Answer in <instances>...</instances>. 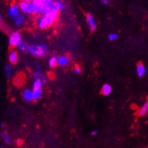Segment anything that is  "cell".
<instances>
[{
  "label": "cell",
  "instance_id": "6da1fadb",
  "mask_svg": "<svg viewBox=\"0 0 148 148\" xmlns=\"http://www.w3.org/2000/svg\"><path fill=\"white\" fill-rule=\"evenodd\" d=\"M47 51V45L45 44L37 45H30L29 48V52L35 56H43Z\"/></svg>",
  "mask_w": 148,
  "mask_h": 148
},
{
  "label": "cell",
  "instance_id": "7a4b0ae2",
  "mask_svg": "<svg viewBox=\"0 0 148 148\" xmlns=\"http://www.w3.org/2000/svg\"><path fill=\"white\" fill-rule=\"evenodd\" d=\"M43 8V0H34L31 2L32 13L33 14H42Z\"/></svg>",
  "mask_w": 148,
  "mask_h": 148
},
{
  "label": "cell",
  "instance_id": "3957f363",
  "mask_svg": "<svg viewBox=\"0 0 148 148\" xmlns=\"http://www.w3.org/2000/svg\"><path fill=\"white\" fill-rule=\"evenodd\" d=\"M21 41V35L19 32H14L10 36L9 43L10 47H18V44Z\"/></svg>",
  "mask_w": 148,
  "mask_h": 148
},
{
  "label": "cell",
  "instance_id": "277c9868",
  "mask_svg": "<svg viewBox=\"0 0 148 148\" xmlns=\"http://www.w3.org/2000/svg\"><path fill=\"white\" fill-rule=\"evenodd\" d=\"M19 9H20L19 5L12 4V5L10 6V8H8V16L13 18V19L17 18L18 16L20 15Z\"/></svg>",
  "mask_w": 148,
  "mask_h": 148
},
{
  "label": "cell",
  "instance_id": "5b68a950",
  "mask_svg": "<svg viewBox=\"0 0 148 148\" xmlns=\"http://www.w3.org/2000/svg\"><path fill=\"white\" fill-rule=\"evenodd\" d=\"M19 7L23 13H25V14H31L32 13L31 2L23 1V2H20Z\"/></svg>",
  "mask_w": 148,
  "mask_h": 148
},
{
  "label": "cell",
  "instance_id": "8992f818",
  "mask_svg": "<svg viewBox=\"0 0 148 148\" xmlns=\"http://www.w3.org/2000/svg\"><path fill=\"white\" fill-rule=\"evenodd\" d=\"M86 23H88V25L89 26L90 31L92 32V33L95 31L96 29H97V26H96V23L95 22V19H94L92 14H90V13L86 14Z\"/></svg>",
  "mask_w": 148,
  "mask_h": 148
},
{
  "label": "cell",
  "instance_id": "52a82bcc",
  "mask_svg": "<svg viewBox=\"0 0 148 148\" xmlns=\"http://www.w3.org/2000/svg\"><path fill=\"white\" fill-rule=\"evenodd\" d=\"M36 23L38 27L41 28V29H45L48 26V22H47L46 18L45 15H40L36 20Z\"/></svg>",
  "mask_w": 148,
  "mask_h": 148
},
{
  "label": "cell",
  "instance_id": "ba28073f",
  "mask_svg": "<svg viewBox=\"0 0 148 148\" xmlns=\"http://www.w3.org/2000/svg\"><path fill=\"white\" fill-rule=\"evenodd\" d=\"M25 76L23 73H19L14 78V84L16 86H21L25 83Z\"/></svg>",
  "mask_w": 148,
  "mask_h": 148
},
{
  "label": "cell",
  "instance_id": "9c48e42d",
  "mask_svg": "<svg viewBox=\"0 0 148 148\" xmlns=\"http://www.w3.org/2000/svg\"><path fill=\"white\" fill-rule=\"evenodd\" d=\"M8 59H9L10 63L12 64H16L18 61V55L17 51H12L9 53L8 55Z\"/></svg>",
  "mask_w": 148,
  "mask_h": 148
},
{
  "label": "cell",
  "instance_id": "30bf717a",
  "mask_svg": "<svg viewBox=\"0 0 148 148\" xmlns=\"http://www.w3.org/2000/svg\"><path fill=\"white\" fill-rule=\"evenodd\" d=\"M136 72L137 74H138V76L139 77H142L144 76L145 73H146V69H145V66H144L141 62H139L138 64H137V67H136Z\"/></svg>",
  "mask_w": 148,
  "mask_h": 148
},
{
  "label": "cell",
  "instance_id": "8fae6325",
  "mask_svg": "<svg viewBox=\"0 0 148 148\" xmlns=\"http://www.w3.org/2000/svg\"><path fill=\"white\" fill-rule=\"evenodd\" d=\"M23 97L27 101H32L33 100V91L29 89L25 90L23 93Z\"/></svg>",
  "mask_w": 148,
  "mask_h": 148
},
{
  "label": "cell",
  "instance_id": "7c38bea8",
  "mask_svg": "<svg viewBox=\"0 0 148 148\" xmlns=\"http://www.w3.org/2000/svg\"><path fill=\"white\" fill-rule=\"evenodd\" d=\"M112 92V87L110 84L106 83L104 84L102 87L101 89V94L103 95H109Z\"/></svg>",
  "mask_w": 148,
  "mask_h": 148
},
{
  "label": "cell",
  "instance_id": "4fadbf2b",
  "mask_svg": "<svg viewBox=\"0 0 148 148\" xmlns=\"http://www.w3.org/2000/svg\"><path fill=\"white\" fill-rule=\"evenodd\" d=\"M69 58L66 56H64V55H63V56H60L58 58V64L60 66H65L69 63Z\"/></svg>",
  "mask_w": 148,
  "mask_h": 148
},
{
  "label": "cell",
  "instance_id": "5bb4252c",
  "mask_svg": "<svg viewBox=\"0 0 148 148\" xmlns=\"http://www.w3.org/2000/svg\"><path fill=\"white\" fill-rule=\"evenodd\" d=\"M18 48L20 49V50H21V51H29V46L28 45V44L25 41L21 40V42L18 44Z\"/></svg>",
  "mask_w": 148,
  "mask_h": 148
},
{
  "label": "cell",
  "instance_id": "9a60e30c",
  "mask_svg": "<svg viewBox=\"0 0 148 148\" xmlns=\"http://www.w3.org/2000/svg\"><path fill=\"white\" fill-rule=\"evenodd\" d=\"M147 111H148V98L147 99L146 102H145V103L144 104V106H143V107L140 109V110H139L138 112L139 116H144L147 113Z\"/></svg>",
  "mask_w": 148,
  "mask_h": 148
},
{
  "label": "cell",
  "instance_id": "2e32d148",
  "mask_svg": "<svg viewBox=\"0 0 148 148\" xmlns=\"http://www.w3.org/2000/svg\"><path fill=\"white\" fill-rule=\"evenodd\" d=\"M42 84L43 82L41 79H35V81H34L33 85V90L41 89L42 86Z\"/></svg>",
  "mask_w": 148,
  "mask_h": 148
},
{
  "label": "cell",
  "instance_id": "e0dca14e",
  "mask_svg": "<svg viewBox=\"0 0 148 148\" xmlns=\"http://www.w3.org/2000/svg\"><path fill=\"white\" fill-rule=\"evenodd\" d=\"M13 20H14V23H15L16 25H21L24 22V16L22 15V14H20L19 16L14 18Z\"/></svg>",
  "mask_w": 148,
  "mask_h": 148
},
{
  "label": "cell",
  "instance_id": "ac0fdd59",
  "mask_svg": "<svg viewBox=\"0 0 148 148\" xmlns=\"http://www.w3.org/2000/svg\"><path fill=\"white\" fill-rule=\"evenodd\" d=\"M42 89H37V90H33V100H39L40 97H42Z\"/></svg>",
  "mask_w": 148,
  "mask_h": 148
},
{
  "label": "cell",
  "instance_id": "d6986e66",
  "mask_svg": "<svg viewBox=\"0 0 148 148\" xmlns=\"http://www.w3.org/2000/svg\"><path fill=\"white\" fill-rule=\"evenodd\" d=\"M49 66H51V68H55L56 67L57 65H58V58H57L56 57H52L51 58L49 59Z\"/></svg>",
  "mask_w": 148,
  "mask_h": 148
},
{
  "label": "cell",
  "instance_id": "ffe728a7",
  "mask_svg": "<svg viewBox=\"0 0 148 148\" xmlns=\"http://www.w3.org/2000/svg\"><path fill=\"white\" fill-rule=\"evenodd\" d=\"M1 136H2V139L4 140L6 144H10L11 143V138H10L7 133L5 132H1Z\"/></svg>",
  "mask_w": 148,
  "mask_h": 148
},
{
  "label": "cell",
  "instance_id": "44dd1931",
  "mask_svg": "<svg viewBox=\"0 0 148 148\" xmlns=\"http://www.w3.org/2000/svg\"><path fill=\"white\" fill-rule=\"evenodd\" d=\"M11 70H12V65L11 64H7L5 66V71L7 78H10V76H11Z\"/></svg>",
  "mask_w": 148,
  "mask_h": 148
},
{
  "label": "cell",
  "instance_id": "7402d4cb",
  "mask_svg": "<svg viewBox=\"0 0 148 148\" xmlns=\"http://www.w3.org/2000/svg\"><path fill=\"white\" fill-rule=\"evenodd\" d=\"M33 76H34V78H35V79H41L42 76H43L42 73L41 71H36V72H35L34 73H33Z\"/></svg>",
  "mask_w": 148,
  "mask_h": 148
},
{
  "label": "cell",
  "instance_id": "603a6c76",
  "mask_svg": "<svg viewBox=\"0 0 148 148\" xmlns=\"http://www.w3.org/2000/svg\"><path fill=\"white\" fill-rule=\"evenodd\" d=\"M108 38H109L110 40L113 41V40H116V39H118V35L116 34V33H110L109 36H108Z\"/></svg>",
  "mask_w": 148,
  "mask_h": 148
},
{
  "label": "cell",
  "instance_id": "cb8c5ba5",
  "mask_svg": "<svg viewBox=\"0 0 148 148\" xmlns=\"http://www.w3.org/2000/svg\"><path fill=\"white\" fill-rule=\"evenodd\" d=\"M55 4H56V5L58 6V7L59 9H60V10H64V9H65L64 5L63 4L62 2H59V1H56V2H55Z\"/></svg>",
  "mask_w": 148,
  "mask_h": 148
},
{
  "label": "cell",
  "instance_id": "d4e9b609",
  "mask_svg": "<svg viewBox=\"0 0 148 148\" xmlns=\"http://www.w3.org/2000/svg\"><path fill=\"white\" fill-rule=\"evenodd\" d=\"M74 71H75L76 73L79 74L80 73H81V68L79 67V66H76V67H75V69H74Z\"/></svg>",
  "mask_w": 148,
  "mask_h": 148
},
{
  "label": "cell",
  "instance_id": "484cf974",
  "mask_svg": "<svg viewBox=\"0 0 148 148\" xmlns=\"http://www.w3.org/2000/svg\"><path fill=\"white\" fill-rule=\"evenodd\" d=\"M97 134H98V132H97V130H94L91 132V134H92V136H96Z\"/></svg>",
  "mask_w": 148,
  "mask_h": 148
},
{
  "label": "cell",
  "instance_id": "4316f807",
  "mask_svg": "<svg viewBox=\"0 0 148 148\" xmlns=\"http://www.w3.org/2000/svg\"><path fill=\"white\" fill-rule=\"evenodd\" d=\"M101 2H102V4L103 5H107L109 3V1H107V0H101Z\"/></svg>",
  "mask_w": 148,
  "mask_h": 148
},
{
  "label": "cell",
  "instance_id": "83f0119b",
  "mask_svg": "<svg viewBox=\"0 0 148 148\" xmlns=\"http://www.w3.org/2000/svg\"><path fill=\"white\" fill-rule=\"evenodd\" d=\"M41 80L42 81L43 83H45V82H46V78H45V76L43 75L42 76V78H41Z\"/></svg>",
  "mask_w": 148,
  "mask_h": 148
},
{
  "label": "cell",
  "instance_id": "f1b7e54d",
  "mask_svg": "<svg viewBox=\"0 0 148 148\" xmlns=\"http://www.w3.org/2000/svg\"><path fill=\"white\" fill-rule=\"evenodd\" d=\"M17 143H18V145H20V144H21V140H18V142H17Z\"/></svg>",
  "mask_w": 148,
  "mask_h": 148
},
{
  "label": "cell",
  "instance_id": "f546056e",
  "mask_svg": "<svg viewBox=\"0 0 148 148\" xmlns=\"http://www.w3.org/2000/svg\"><path fill=\"white\" fill-rule=\"evenodd\" d=\"M37 68H38V70H39V71H41V67H40V66H37Z\"/></svg>",
  "mask_w": 148,
  "mask_h": 148
},
{
  "label": "cell",
  "instance_id": "4dcf8cb0",
  "mask_svg": "<svg viewBox=\"0 0 148 148\" xmlns=\"http://www.w3.org/2000/svg\"><path fill=\"white\" fill-rule=\"evenodd\" d=\"M1 127H2V128H5V124H4V123H2V124H1Z\"/></svg>",
  "mask_w": 148,
  "mask_h": 148
}]
</instances>
